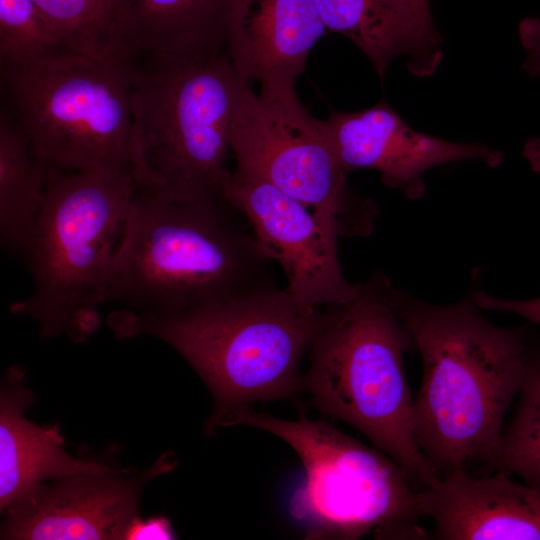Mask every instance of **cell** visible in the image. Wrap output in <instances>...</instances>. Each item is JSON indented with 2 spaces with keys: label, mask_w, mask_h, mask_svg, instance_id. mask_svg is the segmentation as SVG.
I'll return each instance as SVG.
<instances>
[{
  "label": "cell",
  "mask_w": 540,
  "mask_h": 540,
  "mask_svg": "<svg viewBox=\"0 0 540 540\" xmlns=\"http://www.w3.org/2000/svg\"><path fill=\"white\" fill-rule=\"evenodd\" d=\"M398 311L422 362L414 397L417 443L440 479L492 465L530 350L524 328L485 319L469 296L431 304L399 290Z\"/></svg>",
  "instance_id": "1"
},
{
  "label": "cell",
  "mask_w": 540,
  "mask_h": 540,
  "mask_svg": "<svg viewBox=\"0 0 540 540\" xmlns=\"http://www.w3.org/2000/svg\"><path fill=\"white\" fill-rule=\"evenodd\" d=\"M249 227L224 196L180 202L135 189L108 302L173 316L276 286Z\"/></svg>",
  "instance_id": "2"
},
{
  "label": "cell",
  "mask_w": 540,
  "mask_h": 540,
  "mask_svg": "<svg viewBox=\"0 0 540 540\" xmlns=\"http://www.w3.org/2000/svg\"><path fill=\"white\" fill-rule=\"evenodd\" d=\"M398 292L376 271L358 282L353 299L326 306L301 390L323 414L365 435L419 490L440 478L414 432V397L403 360L415 347L398 311Z\"/></svg>",
  "instance_id": "3"
},
{
  "label": "cell",
  "mask_w": 540,
  "mask_h": 540,
  "mask_svg": "<svg viewBox=\"0 0 540 540\" xmlns=\"http://www.w3.org/2000/svg\"><path fill=\"white\" fill-rule=\"evenodd\" d=\"M323 311L276 286L192 312L155 316L119 309L108 325L118 338H158L174 348L209 388L207 433L257 401L301 390L300 365Z\"/></svg>",
  "instance_id": "4"
},
{
  "label": "cell",
  "mask_w": 540,
  "mask_h": 540,
  "mask_svg": "<svg viewBox=\"0 0 540 540\" xmlns=\"http://www.w3.org/2000/svg\"><path fill=\"white\" fill-rule=\"evenodd\" d=\"M136 186L127 172L50 169L40 209L21 255L31 294L10 306L44 338L79 342L100 324Z\"/></svg>",
  "instance_id": "5"
},
{
  "label": "cell",
  "mask_w": 540,
  "mask_h": 540,
  "mask_svg": "<svg viewBox=\"0 0 540 540\" xmlns=\"http://www.w3.org/2000/svg\"><path fill=\"white\" fill-rule=\"evenodd\" d=\"M246 83L226 53L136 66L130 98L136 189L180 202L222 196Z\"/></svg>",
  "instance_id": "6"
},
{
  "label": "cell",
  "mask_w": 540,
  "mask_h": 540,
  "mask_svg": "<svg viewBox=\"0 0 540 540\" xmlns=\"http://www.w3.org/2000/svg\"><path fill=\"white\" fill-rule=\"evenodd\" d=\"M135 61L69 55L25 70L1 71L13 120L50 169H131V86Z\"/></svg>",
  "instance_id": "7"
},
{
  "label": "cell",
  "mask_w": 540,
  "mask_h": 540,
  "mask_svg": "<svg viewBox=\"0 0 540 540\" xmlns=\"http://www.w3.org/2000/svg\"><path fill=\"white\" fill-rule=\"evenodd\" d=\"M247 425L286 442L299 456L304 481L289 503L309 539H357L393 525L417 523V489L403 469L377 448L325 420H284L243 409L224 426Z\"/></svg>",
  "instance_id": "8"
},
{
  "label": "cell",
  "mask_w": 540,
  "mask_h": 540,
  "mask_svg": "<svg viewBox=\"0 0 540 540\" xmlns=\"http://www.w3.org/2000/svg\"><path fill=\"white\" fill-rule=\"evenodd\" d=\"M236 169L261 178L331 224L341 237H366L378 206L347 183L323 120L297 95L263 97L244 84L231 128Z\"/></svg>",
  "instance_id": "9"
},
{
  "label": "cell",
  "mask_w": 540,
  "mask_h": 540,
  "mask_svg": "<svg viewBox=\"0 0 540 540\" xmlns=\"http://www.w3.org/2000/svg\"><path fill=\"white\" fill-rule=\"evenodd\" d=\"M222 196L247 219L252 233L287 278L286 289L306 308L346 303L357 293L338 258L339 230L267 181L235 169Z\"/></svg>",
  "instance_id": "10"
},
{
  "label": "cell",
  "mask_w": 540,
  "mask_h": 540,
  "mask_svg": "<svg viewBox=\"0 0 540 540\" xmlns=\"http://www.w3.org/2000/svg\"><path fill=\"white\" fill-rule=\"evenodd\" d=\"M323 124L348 173L376 170L384 185L410 200L424 196L423 174L435 166L479 160L496 168L504 159L502 151L481 143L451 142L414 130L385 100L365 110L331 111Z\"/></svg>",
  "instance_id": "11"
},
{
  "label": "cell",
  "mask_w": 540,
  "mask_h": 540,
  "mask_svg": "<svg viewBox=\"0 0 540 540\" xmlns=\"http://www.w3.org/2000/svg\"><path fill=\"white\" fill-rule=\"evenodd\" d=\"M169 458L161 457L135 479H123V471L110 468L41 484L5 509L1 538L122 539L128 523L138 516L142 485L171 470L174 463Z\"/></svg>",
  "instance_id": "12"
},
{
  "label": "cell",
  "mask_w": 540,
  "mask_h": 540,
  "mask_svg": "<svg viewBox=\"0 0 540 540\" xmlns=\"http://www.w3.org/2000/svg\"><path fill=\"white\" fill-rule=\"evenodd\" d=\"M326 27L314 0H235L226 31V54L263 97L295 95V82Z\"/></svg>",
  "instance_id": "13"
},
{
  "label": "cell",
  "mask_w": 540,
  "mask_h": 540,
  "mask_svg": "<svg viewBox=\"0 0 540 540\" xmlns=\"http://www.w3.org/2000/svg\"><path fill=\"white\" fill-rule=\"evenodd\" d=\"M420 516L443 540H540V490L506 471L477 477L458 470L417 490Z\"/></svg>",
  "instance_id": "14"
},
{
  "label": "cell",
  "mask_w": 540,
  "mask_h": 540,
  "mask_svg": "<svg viewBox=\"0 0 540 540\" xmlns=\"http://www.w3.org/2000/svg\"><path fill=\"white\" fill-rule=\"evenodd\" d=\"M327 30L349 38L382 80L393 59L407 57L417 77L435 73L442 44L430 7L419 0H314Z\"/></svg>",
  "instance_id": "15"
},
{
  "label": "cell",
  "mask_w": 540,
  "mask_h": 540,
  "mask_svg": "<svg viewBox=\"0 0 540 540\" xmlns=\"http://www.w3.org/2000/svg\"><path fill=\"white\" fill-rule=\"evenodd\" d=\"M23 370H9L0 398V506L5 510L43 481L111 467L76 459L64 449L58 425L38 426L24 417L33 401Z\"/></svg>",
  "instance_id": "16"
},
{
  "label": "cell",
  "mask_w": 540,
  "mask_h": 540,
  "mask_svg": "<svg viewBox=\"0 0 540 540\" xmlns=\"http://www.w3.org/2000/svg\"><path fill=\"white\" fill-rule=\"evenodd\" d=\"M235 0H132L131 43L151 60L222 54Z\"/></svg>",
  "instance_id": "17"
},
{
  "label": "cell",
  "mask_w": 540,
  "mask_h": 540,
  "mask_svg": "<svg viewBox=\"0 0 540 540\" xmlns=\"http://www.w3.org/2000/svg\"><path fill=\"white\" fill-rule=\"evenodd\" d=\"M50 168L32 151L23 131L0 116V242L22 254L41 206Z\"/></svg>",
  "instance_id": "18"
},
{
  "label": "cell",
  "mask_w": 540,
  "mask_h": 540,
  "mask_svg": "<svg viewBox=\"0 0 540 540\" xmlns=\"http://www.w3.org/2000/svg\"><path fill=\"white\" fill-rule=\"evenodd\" d=\"M64 45L95 60L135 61L132 0H34Z\"/></svg>",
  "instance_id": "19"
},
{
  "label": "cell",
  "mask_w": 540,
  "mask_h": 540,
  "mask_svg": "<svg viewBox=\"0 0 540 540\" xmlns=\"http://www.w3.org/2000/svg\"><path fill=\"white\" fill-rule=\"evenodd\" d=\"M71 52L48 24L34 0H0L1 71L53 63Z\"/></svg>",
  "instance_id": "20"
},
{
  "label": "cell",
  "mask_w": 540,
  "mask_h": 540,
  "mask_svg": "<svg viewBox=\"0 0 540 540\" xmlns=\"http://www.w3.org/2000/svg\"><path fill=\"white\" fill-rule=\"evenodd\" d=\"M517 395V409L504 428L492 470L518 475L540 490V354L530 352Z\"/></svg>",
  "instance_id": "21"
},
{
  "label": "cell",
  "mask_w": 540,
  "mask_h": 540,
  "mask_svg": "<svg viewBox=\"0 0 540 540\" xmlns=\"http://www.w3.org/2000/svg\"><path fill=\"white\" fill-rule=\"evenodd\" d=\"M470 297L482 310L514 313L531 323L540 325V297L528 300H510L493 296L485 291H475L471 293Z\"/></svg>",
  "instance_id": "22"
},
{
  "label": "cell",
  "mask_w": 540,
  "mask_h": 540,
  "mask_svg": "<svg viewBox=\"0 0 540 540\" xmlns=\"http://www.w3.org/2000/svg\"><path fill=\"white\" fill-rule=\"evenodd\" d=\"M518 36L526 51L521 66L529 77L540 78V17H526L518 26Z\"/></svg>",
  "instance_id": "23"
},
{
  "label": "cell",
  "mask_w": 540,
  "mask_h": 540,
  "mask_svg": "<svg viewBox=\"0 0 540 540\" xmlns=\"http://www.w3.org/2000/svg\"><path fill=\"white\" fill-rule=\"evenodd\" d=\"M176 534L170 521L163 516L148 519L134 517L124 530L122 539L125 540H168L175 539Z\"/></svg>",
  "instance_id": "24"
},
{
  "label": "cell",
  "mask_w": 540,
  "mask_h": 540,
  "mask_svg": "<svg viewBox=\"0 0 540 540\" xmlns=\"http://www.w3.org/2000/svg\"><path fill=\"white\" fill-rule=\"evenodd\" d=\"M522 155L528 162L531 170L540 174V137H531L526 140Z\"/></svg>",
  "instance_id": "25"
},
{
  "label": "cell",
  "mask_w": 540,
  "mask_h": 540,
  "mask_svg": "<svg viewBox=\"0 0 540 540\" xmlns=\"http://www.w3.org/2000/svg\"><path fill=\"white\" fill-rule=\"evenodd\" d=\"M419 1H421V2L424 3V4H428V5H429V1H428V0H419Z\"/></svg>",
  "instance_id": "26"
}]
</instances>
